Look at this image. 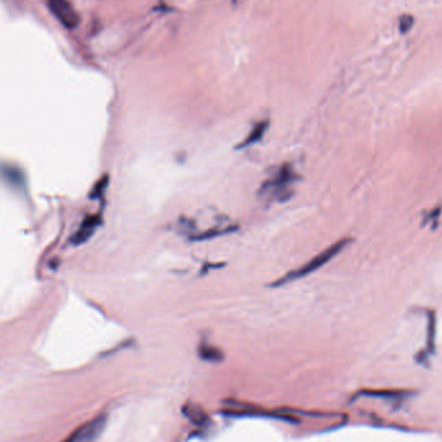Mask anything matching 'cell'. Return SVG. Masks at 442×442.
<instances>
[{
    "label": "cell",
    "mask_w": 442,
    "mask_h": 442,
    "mask_svg": "<svg viewBox=\"0 0 442 442\" xmlns=\"http://www.w3.org/2000/svg\"><path fill=\"white\" fill-rule=\"evenodd\" d=\"M414 18L411 16H402L401 17V23H399V29L402 33H406L407 30L413 26Z\"/></svg>",
    "instance_id": "7c38bea8"
},
{
    "label": "cell",
    "mask_w": 442,
    "mask_h": 442,
    "mask_svg": "<svg viewBox=\"0 0 442 442\" xmlns=\"http://www.w3.org/2000/svg\"><path fill=\"white\" fill-rule=\"evenodd\" d=\"M53 16L67 29H75L79 25V15L67 0H47Z\"/></svg>",
    "instance_id": "277c9868"
},
{
    "label": "cell",
    "mask_w": 442,
    "mask_h": 442,
    "mask_svg": "<svg viewBox=\"0 0 442 442\" xmlns=\"http://www.w3.org/2000/svg\"><path fill=\"white\" fill-rule=\"evenodd\" d=\"M101 223L102 219L100 215L87 216L82 221V224L77 229V232L74 233V236L72 237V243L73 245H83V243H86L94 236V232L100 228Z\"/></svg>",
    "instance_id": "5b68a950"
},
{
    "label": "cell",
    "mask_w": 442,
    "mask_h": 442,
    "mask_svg": "<svg viewBox=\"0 0 442 442\" xmlns=\"http://www.w3.org/2000/svg\"><path fill=\"white\" fill-rule=\"evenodd\" d=\"M108 185H109V176H102L101 179L94 184V189L91 192V198H94V199L100 198Z\"/></svg>",
    "instance_id": "30bf717a"
},
{
    "label": "cell",
    "mask_w": 442,
    "mask_h": 442,
    "mask_svg": "<svg viewBox=\"0 0 442 442\" xmlns=\"http://www.w3.org/2000/svg\"><path fill=\"white\" fill-rule=\"evenodd\" d=\"M238 228L237 226H226V228H212L204 232L196 233V234H190L189 240L193 242H206V241L215 240L219 237L226 236L229 233H234Z\"/></svg>",
    "instance_id": "ba28073f"
},
{
    "label": "cell",
    "mask_w": 442,
    "mask_h": 442,
    "mask_svg": "<svg viewBox=\"0 0 442 442\" xmlns=\"http://www.w3.org/2000/svg\"><path fill=\"white\" fill-rule=\"evenodd\" d=\"M269 128V121H261L259 123L255 124L253 130L250 131V133L247 135L245 140L241 143L240 145H237V149H246L248 146L255 145L259 141L263 140L265 136L267 131Z\"/></svg>",
    "instance_id": "52a82bcc"
},
{
    "label": "cell",
    "mask_w": 442,
    "mask_h": 442,
    "mask_svg": "<svg viewBox=\"0 0 442 442\" xmlns=\"http://www.w3.org/2000/svg\"><path fill=\"white\" fill-rule=\"evenodd\" d=\"M199 357H202L206 361L216 363L223 360V352L216 347H212L210 344H201L199 346Z\"/></svg>",
    "instance_id": "9c48e42d"
},
{
    "label": "cell",
    "mask_w": 442,
    "mask_h": 442,
    "mask_svg": "<svg viewBox=\"0 0 442 442\" xmlns=\"http://www.w3.org/2000/svg\"><path fill=\"white\" fill-rule=\"evenodd\" d=\"M297 180L295 170L289 163H284L277 170L276 174L261 184L259 194L276 202H287L292 197L291 187Z\"/></svg>",
    "instance_id": "7a4b0ae2"
},
{
    "label": "cell",
    "mask_w": 442,
    "mask_h": 442,
    "mask_svg": "<svg viewBox=\"0 0 442 442\" xmlns=\"http://www.w3.org/2000/svg\"><path fill=\"white\" fill-rule=\"evenodd\" d=\"M106 426V415L101 414L84 423L62 442H94Z\"/></svg>",
    "instance_id": "3957f363"
},
{
    "label": "cell",
    "mask_w": 442,
    "mask_h": 442,
    "mask_svg": "<svg viewBox=\"0 0 442 442\" xmlns=\"http://www.w3.org/2000/svg\"><path fill=\"white\" fill-rule=\"evenodd\" d=\"M350 242H352L350 238H343V240L336 241L331 246L327 247L326 250H324L322 253H319L317 256H314L311 260L306 261L304 265H302V267H299V268L292 269L290 272H287L284 276L278 278L276 282L272 283L270 286H272V287H281V286L289 284V283L297 281V280H300V278H304V277L312 275L316 270H319V269L322 268L324 265H326L328 261L333 260L335 256H338V255L341 254V251H343L346 247L348 246Z\"/></svg>",
    "instance_id": "6da1fadb"
},
{
    "label": "cell",
    "mask_w": 442,
    "mask_h": 442,
    "mask_svg": "<svg viewBox=\"0 0 442 442\" xmlns=\"http://www.w3.org/2000/svg\"><path fill=\"white\" fill-rule=\"evenodd\" d=\"M440 215H441V209H436V210L431 211V212L428 214L427 216L423 219V224H431V228H433V229H435L436 226H437L436 224L438 223V218H440Z\"/></svg>",
    "instance_id": "8fae6325"
},
{
    "label": "cell",
    "mask_w": 442,
    "mask_h": 442,
    "mask_svg": "<svg viewBox=\"0 0 442 442\" xmlns=\"http://www.w3.org/2000/svg\"><path fill=\"white\" fill-rule=\"evenodd\" d=\"M428 327H427V347L424 350H421L418 360L421 363H424L428 357L435 352V336H436V314L432 311H427Z\"/></svg>",
    "instance_id": "8992f818"
}]
</instances>
